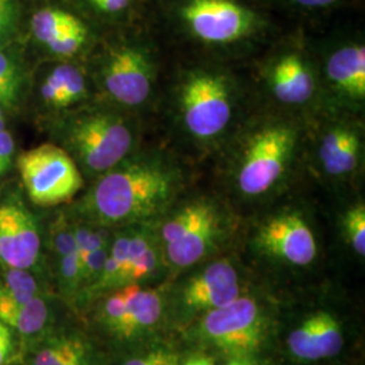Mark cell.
Here are the masks:
<instances>
[{
	"label": "cell",
	"mask_w": 365,
	"mask_h": 365,
	"mask_svg": "<svg viewBox=\"0 0 365 365\" xmlns=\"http://www.w3.org/2000/svg\"><path fill=\"white\" fill-rule=\"evenodd\" d=\"M267 84L276 101L287 106L306 105L317 87L312 66L297 52L274 57L267 68Z\"/></svg>",
	"instance_id": "5bb4252c"
},
{
	"label": "cell",
	"mask_w": 365,
	"mask_h": 365,
	"mask_svg": "<svg viewBox=\"0 0 365 365\" xmlns=\"http://www.w3.org/2000/svg\"><path fill=\"white\" fill-rule=\"evenodd\" d=\"M217 365H261L259 359H252V357H233V359H226L222 360L221 364Z\"/></svg>",
	"instance_id": "836d02e7"
},
{
	"label": "cell",
	"mask_w": 365,
	"mask_h": 365,
	"mask_svg": "<svg viewBox=\"0 0 365 365\" xmlns=\"http://www.w3.org/2000/svg\"><path fill=\"white\" fill-rule=\"evenodd\" d=\"M182 16L195 38L211 45L240 42L256 25V15L235 0H190Z\"/></svg>",
	"instance_id": "8fae6325"
},
{
	"label": "cell",
	"mask_w": 365,
	"mask_h": 365,
	"mask_svg": "<svg viewBox=\"0 0 365 365\" xmlns=\"http://www.w3.org/2000/svg\"><path fill=\"white\" fill-rule=\"evenodd\" d=\"M87 39V29L84 25L66 30L64 33L56 36L46 43L49 52L58 57H71L81 49Z\"/></svg>",
	"instance_id": "4316f807"
},
{
	"label": "cell",
	"mask_w": 365,
	"mask_h": 365,
	"mask_svg": "<svg viewBox=\"0 0 365 365\" xmlns=\"http://www.w3.org/2000/svg\"><path fill=\"white\" fill-rule=\"evenodd\" d=\"M164 267L165 262L155 226L152 223L133 225L125 286H146L148 282L156 279Z\"/></svg>",
	"instance_id": "e0dca14e"
},
{
	"label": "cell",
	"mask_w": 365,
	"mask_h": 365,
	"mask_svg": "<svg viewBox=\"0 0 365 365\" xmlns=\"http://www.w3.org/2000/svg\"><path fill=\"white\" fill-rule=\"evenodd\" d=\"M255 247L269 260L294 268H306L318 256L314 230L297 210L279 211L261 222Z\"/></svg>",
	"instance_id": "9c48e42d"
},
{
	"label": "cell",
	"mask_w": 365,
	"mask_h": 365,
	"mask_svg": "<svg viewBox=\"0 0 365 365\" xmlns=\"http://www.w3.org/2000/svg\"><path fill=\"white\" fill-rule=\"evenodd\" d=\"M15 143L10 131L0 130V175L6 173L13 161Z\"/></svg>",
	"instance_id": "f546056e"
},
{
	"label": "cell",
	"mask_w": 365,
	"mask_h": 365,
	"mask_svg": "<svg viewBox=\"0 0 365 365\" xmlns=\"http://www.w3.org/2000/svg\"><path fill=\"white\" fill-rule=\"evenodd\" d=\"M363 152L364 143L360 128L341 122L322 134L318 146V161L327 176L345 179L359 170Z\"/></svg>",
	"instance_id": "9a60e30c"
},
{
	"label": "cell",
	"mask_w": 365,
	"mask_h": 365,
	"mask_svg": "<svg viewBox=\"0 0 365 365\" xmlns=\"http://www.w3.org/2000/svg\"><path fill=\"white\" fill-rule=\"evenodd\" d=\"M244 294L242 279L229 259L205 262L167 294V322L184 327Z\"/></svg>",
	"instance_id": "52a82bcc"
},
{
	"label": "cell",
	"mask_w": 365,
	"mask_h": 365,
	"mask_svg": "<svg viewBox=\"0 0 365 365\" xmlns=\"http://www.w3.org/2000/svg\"><path fill=\"white\" fill-rule=\"evenodd\" d=\"M137 141L128 118L111 110H87L71 118L64 129L66 152L78 170L101 176L126 160Z\"/></svg>",
	"instance_id": "5b68a950"
},
{
	"label": "cell",
	"mask_w": 365,
	"mask_h": 365,
	"mask_svg": "<svg viewBox=\"0 0 365 365\" xmlns=\"http://www.w3.org/2000/svg\"><path fill=\"white\" fill-rule=\"evenodd\" d=\"M291 1L307 9H324V7L331 6L337 0H291Z\"/></svg>",
	"instance_id": "d6a6232c"
},
{
	"label": "cell",
	"mask_w": 365,
	"mask_h": 365,
	"mask_svg": "<svg viewBox=\"0 0 365 365\" xmlns=\"http://www.w3.org/2000/svg\"><path fill=\"white\" fill-rule=\"evenodd\" d=\"M182 354L173 346L160 341L144 344L140 351L128 357L122 365H179Z\"/></svg>",
	"instance_id": "603a6c76"
},
{
	"label": "cell",
	"mask_w": 365,
	"mask_h": 365,
	"mask_svg": "<svg viewBox=\"0 0 365 365\" xmlns=\"http://www.w3.org/2000/svg\"><path fill=\"white\" fill-rule=\"evenodd\" d=\"M80 25H83V22L75 15L52 7L39 10L33 15L31 19V30L34 37L45 45L56 36Z\"/></svg>",
	"instance_id": "44dd1931"
},
{
	"label": "cell",
	"mask_w": 365,
	"mask_h": 365,
	"mask_svg": "<svg viewBox=\"0 0 365 365\" xmlns=\"http://www.w3.org/2000/svg\"><path fill=\"white\" fill-rule=\"evenodd\" d=\"M13 349L11 329L0 321V365L4 364Z\"/></svg>",
	"instance_id": "4dcf8cb0"
},
{
	"label": "cell",
	"mask_w": 365,
	"mask_h": 365,
	"mask_svg": "<svg viewBox=\"0 0 365 365\" xmlns=\"http://www.w3.org/2000/svg\"><path fill=\"white\" fill-rule=\"evenodd\" d=\"M31 365H98L91 342L75 331L53 334L34 353Z\"/></svg>",
	"instance_id": "ac0fdd59"
},
{
	"label": "cell",
	"mask_w": 365,
	"mask_h": 365,
	"mask_svg": "<svg viewBox=\"0 0 365 365\" xmlns=\"http://www.w3.org/2000/svg\"><path fill=\"white\" fill-rule=\"evenodd\" d=\"M30 200L56 206L72 199L83 187L78 164L64 148L42 144L24 152L16 161Z\"/></svg>",
	"instance_id": "ba28073f"
},
{
	"label": "cell",
	"mask_w": 365,
	"mask_h": 365,
	"mask_svg": "<svg viewBox=\"0 0 365 365\" xmlns=\"http://www.w3.org/2000/svg\"><path fill=\"white\" fill-rule=\"evenodd\" d=\"M48 319V304L39 295L27 302H19L0 289V321L10 329L30 336L41 331Z\"/></svg>",
	"instance_id": "d6986e66"
},
{
	"label": "cell",
	"mask_w": 365,
	"mask_h": 365,
	"mask_svg": "<svg viewBox=\"0 0 365 365\" xmlns=\"http://www.w3.org/2000/svg\"><path fill=\"white\" fill-rule=\"evenodd\" d=\"M87 81L78 66L66 64V78L58 102V108L76 105L87 98Z\"/></svg>",
	"instance_id": "484cf974"
},
{
	"label": "cell",
	"mask_w": 365,
	"mask_h": 365,
	"mask_svg": "<svg viewBox=\"0 0 365 365\" xmlns=\"http://www.w3.org/2000/svg\"><path fill=\"white\" fill-rule=\"evenodd\" d=\"M182 129L197 143L220 140L235 117L232 80L217 69L197 68L182 76L178 90Z\"/></svg>",
	"instance_id": "8992f818"
},
{
	"label": "cell",
	"mask_w": 365,
	"mask_h": 365,
	"mask_svg": "<svg viewBox=\"0 0 365 365\" xmlns=\"http://www.w3.org/2000/svg\"><path fill=\"white\" fill-rule=\"evenodd\" d=\"M195 351L221 360L259 359L274 337V317L256 297L242 294L220 309L203 314L182 329Z\"/></svg>",
	"instance_id": "7a4b0ae2"
},
{
	"label": "cell",
	"mask_w": 365,
	"mask_h": 365,
	"mask_svg": "<svg viewBox=\"0 0 365 365\" xmlns=\"http://www.w3.org/2000/svg\"><path fill=\"white\" fill-rule=\"evenodd\" d=\"M179 365H217V359L202 351H195L187 357H182Z\"/></svg>",
	"instance_id": "1f68e13d"
},
{
	"label": "cell",
	"mask_w": 365,
	"mask_h": 365,
	"mask_svg": "<svg viewBox=\"0 0 365 365\" xmlns=\"http://www.w3.org/2000/svg\"><path fill=\"white\" fill-rule=\"evenodd\" d=\"M4 129H6V119H4L3 108L0 107V130H4Z\"/></svg>",
	"instance_id": "e575fe53"
},
{
	"label": "cell",
	"mask_w": 365,
	"mask_h": 365,
	"mask_svg": "<svg viewBox=\"0 0 365 365\" xmlns=\"http://www.w3.org/2000/svg\"><path fill=\"white\" fill-rule=\"evenodd\" d=\"M327 81L341 98L363 103L365 99V48L353 43L331 53L325 66Z\"/></svg>",
	"instance_id": "2e32d148"
},
{
	"label": "cell",
	"mask_w": 365,
	"mask_h": 365,
	"mask_svg": "<svg viewBox=\"0 0 365 365\" xmlns=\"http://www.w3.org/2000/svg\"><path fill=\"white\" fill-rule=\"evenodd\" d=\"M126 310L118 341L148 344L167 322V292L161 288L129 284L123 286Z\"/></svg>",
	"instance_id": "4fadbf2b"
},
{
	"label": "cell",
	"mask_w": 365,
	"mask_h": 365,
	"mask_svg": "<svg viewBox=\"0 0 365 365\" xmlns=\"http://www.w3.org/2000/svg\"><path fill=\"white\" fill-rule=\"evenodd\" d=\"M229 229V215L218 202L196 197L182 203L156 229L164 262L173 271L205 262L220 249Z\"/></svg>",
	"instance_id": "277c9868"
},
{
	"label": "cell",
	"mask_w": 365,
	"mask_h": 365,
	"mask_svg": "<svg viewBox=\"0 0 365 365\" xmlns=\"http://www.w3.org/2000/svg\"><path fill=\"white\" fill-rule=\"evenodd\" d=\"M64 78H66V64L56 66L48 75V78H45L41 87V96L45 105L51 106L53 108H58Z\"/></svg>",
	"instance_id": "83f0119b"
},
{
	"label": "cell",
	"mask_w": 365,
	"mask_h": 365,
	"mask_svg": "<svg viewBox=\"0 0 365 365\" xmlns=\"http://www.w3.org/2000/svg\"><path fill=\"white\" fill-rule=\"evenodd\" d=\"M299 145L298 128L284 119H268L245 134L237 150L233 182L237 192L259 199L284 180Z\"/></svg>",
	"instance_id": "3957f363"
},
{
	"label": "cell",
	"mask_w": 365,
	"mask_h": 365,
	"mask_svg": "<svg viewBox=\"0 0 365 365\" xmlns=\"http://www.w3.org/2000/svg\"><path fill=\"white\" fill-rule=\"evenodd\" d=\"M22 83V69L16 60L0 51V107L3 110H11L18 105Z\"/></svg>",
	"instance_id": "7402d4cb"
},
{
	"label": "cell",
	"mask_w": 365,
	"mask_h": 365,
	"mask_svg": "<svg viewBox=\"0 0 365 365\" xmlns=\"http://www.w3.org/2000/svg\"><path fill=\"white\" fill-rule=\"evenodd\" d=\"M18 21V1L0 0V38L11 34Z\"/></svg>",
	"instance_id": "f1b7e54d"
},
{
	"label": "cell",
	"mask_w": 365,
	"mask_h": 365,
	"mask_svg": "<svg viewBox=\"0 0 365 365\" xmlns=\"http://www.w3.org/2000/svg\"><path fill=\"white\" fill-rule=\"evenodd\" d=\"M180 185V170L165 157H128L98 176L78 211L92 225L107 229L153 223L170 209Z\"/></svg>",
	"instance_id": "6da1fadb"
},
{
	"label": "cell",
	"mask_w": 365,
	"mask_h": 365,
	"mask_svg": "<svg viewBox=\"0 0 365 365\" xmlns=\"http://www.w3.org/2000/svg\"><path fill=\"white\" fill-rule=\"evenodd\" d=\"M289 356L300 363L333 359L345 346V330L337 314L315 310L292 327L286 339Z\"/></svg>",
	"instance_id": "7c38bea8"
},
{
	"label": "cell",
	"mask_w": 365,
	"mask_h": 365,
	"mask_svg": "<svg viewBox=\"0 0 365 365\" xmlns=\"http://www.w3.org/2000/svg\"><path fill=\"white\" fill-rule=\"evenodd\" d=\"M155 80V58L141 46H118L106 54L101 66L106 93L125 107L146 103L153 92Z\"/></svg>",
	"instance_id": "30bf717a"
},
{
	"label": "cell",
	"mask_w": 365,
	"mask_h": 365,
	"mask_svg": "<svg viewBox=\"0 0 365 365\" xmlns=\"http://www.w3.org/2000/svg\"><path fill=\"white\" fill-rule=\"evenodd\" d=\"M342 233L346 244L359 257L365 256V206L356 203L342 218Z\"/></svg>",
	"instance_id": "d4e9b609"
},
{
	"label": "cell",
	"mask_w": 365,
	"mask_h": 365,
	"mask_svg": "<svg viewBox=\"0 0 365 365\" xmlns=\"http://www.w3.org/2000/svg\"><path fill=\"white\" fill-rule=\"evenodd\" d=\"M0 289L19 302H27L38 297V284L27 269L7 268L0 280Z\"/></svg>",
	"instance_id": "cb8c5ba5"
},
{
	"label": "cell",
	"mask_w": 365,
	"mask_h": 365,
	"mask_svg": "<svg viewBox=\"0 0 365 365\" xmlns=\"http://www.w3.org/2000/svg\"><path fill=\"white\" fill-rule=\"evenodd\" d=\"M0 261L7 268L29 269L15 221L14 202L0 205Z\"/></svg>",
	"instance_id": "ffe728a7"
}]
</instances>
